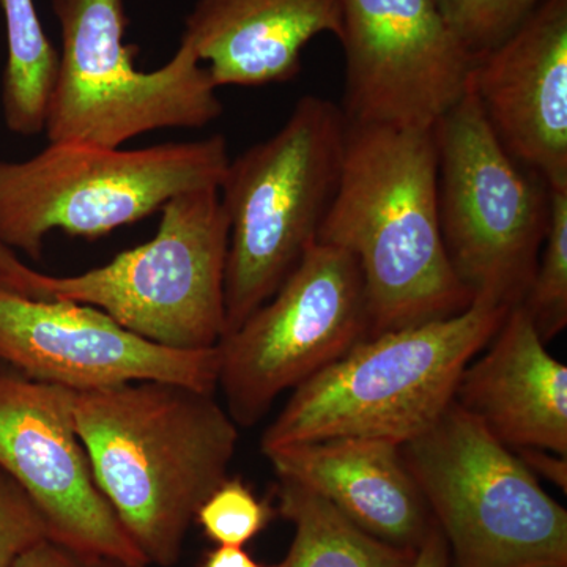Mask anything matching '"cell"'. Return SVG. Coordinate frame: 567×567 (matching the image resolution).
I'll use <instances>...</instances> for the list:
<instances>
[{
    "instance_id": "cell-18",
    "label": "cell",
    "mask_w": 567,
    "mask_h": 567,
    "mask_svg": "<svg viewBox=\"0 0 567 567\" xmlns=\"http://www.w3.org/2000/svg\"><path fill=\"white\" fill-rule=\"evenodd\" d=\"M279 516L293 525L278 567H413L416 551L369 535L311 488L289 480L276 486Z\"/></svg>"
},
{
    "instance_id": "cell-27",
    "label": "cell",
    "mask_w": 567,
    "mask_h": 567,
    "mask_svg": "<svg viewBox=\"0 0 567 567\" xmlns=\"http://www.w3.org/2000/svg\"><path fill=\"white\" fill-rule=\"evenodd\" d=\"M200 567H278L256 561L244 547L216 546L205 551Z\"/></svg>"
},
{
    "instance_id": "cell-26",
    "label": "cell",
    "mask_w": 567,
    "mask_h": 567,
    "mask_svg": "<svg viewBox=\"0 0 567 567\" xmlns=\"http://www.w3.org/2000/svg\"><path fill=\"white\" fill-rule=\"evenodd\" d=\"M413 567H451L450 548L436 525L417 548Z\"/></svg>"
},
{
    "instance_id": "cell-8",
    "label": "cell",
    "mask_w": 567,
    "mask_h": 567,
    "mask_svg": "<svg viewBox=\"0 0 567 567\" xmlns=\"http://www.w3.org/2000/svg\"><path fill=\"white\" fill-rule=\"evenodd\" d=\"M62 50L48 107L50 142L121 148L158 130H197L223 114L218 87L196 54L181 44L158 70L134 65L123 43L125 0H51Z\"/></svg>"
},
{
    "instance_id": "cell-5",
    "label": "cell",
    "mask_w": 567,
    "mask_h": 567,
    "mask_svg": "<svg viewBox=\"0 0 567 567\" xmlns=\"http://www.w3.org/2000/svg\"><path fill=\"white\" fill-rule=\"evenodd\" d=\"M229 162L221 134L136 151L50 142L24 162H0V244L40 260L52 230L96 240L177 194L219 188Z\"/></svg>"
},
{
    "instance_id": "cell-13",
    "label": "cell",
    "mask_w": 567,
    "mask_h": 567,
    "mask_svg": "<svg viewBox=\"0 0 567 567\" xmlns=\"http://www.w3.org/2000/svg\"><path fill=\"white\" fill-rule=\"evenodd\" d=\"M0 363L73 391L158 380L215 393L218 347L177 350L126 330L93 306L35 300L0 286Z\"/></svg>"
},
{
    "instance_id": "cell-29",
    "label": "cell",
    "mask_w": 567,
    "mask_h": 567,
    "mask_svg": "<svg viewBox=\"0 0 567 567\" xmlns=\"http://www.w3.org/2000/svg\"><path fill=\"white\" fill-rule=\"evenodd\" d=\"M535 567H567L563 565H544V566H535Z\"/></svg>"
},
{
    "instance_id": "cell-23",
    "label": "cell",
    "mask_w": 567,
    "mask_h": 567,
    "mask_svg": "<svg viewBox=\"0 0 567 567\" xmlns=\"http://www.w3.org/2000/svg\"><path fill=\"white\" fill-rule=\"evenodd\" d=\"M47 537V522L39 507L0 466V567H13L22 554Z\"/></svg>"
},
{
    "instance_id": "cell-9",
    "label": "cell",
    "mask_w": 567,
    "mask_h": 567,
    "mask_svg": "<svg viewBox=\"0 0 567 567\" xmlns=\"http://www.w3.org/2000/svg\"><path fill=\"white\" fill-rule=\"evenodd\" d=\"M434 134L440 229L451 267L473 301L514 308L535 276L550 189L506 152L472 91Z\"/></svg>"
},
{
    "instance_id": "cell-3",
    "label": "cell",
    "mask_w": 567,
    "mask_h": 567,
    "mask_svg": "<svg viewBox=\"0 0 567 567\" xmlns=\"http://www.w3.org/2000/svg\"><path fill=\"white\" fill-rule=\"evenodd\" d=\"M509 308L473 301L458 315L368 336L295 388L262 451L357 436L404 445L453 404L462 372Z\"/></svg>"
},
{
    "instance_id": "cell-1",
    "label": "cell",
    "mask_w": 567,
    "mask_h": 567,
    "mask_svg": "<svg viewBox=\"0 0 567 567\" xmlns=\"http://www.w3.org/2000/svg\"><path fill=\"white\" fill-rule=\"evenodd\" d=\"M73 413L96 484L148 566L177 565L197 511L229 477L233 417L215 393L158 380L76 391Z\"/></svg>"
},
{
    "instance_id": "cell-6",
    "label": "cell",
    "mask_w": 567,
    "mask_h": 567,
    "mask_svg": "<svg viewBox=\"0 0 567 567\" xmlns=\"http://www.w3.org/2000/svg\"><path fill=\"white\" fill-rule=\"evenodd\" d=\"M229 219L216 186L177 194L147 244L73 276L29 271L21 295L89 305L155 344L215 349L226 334Z\"/></svg>"
},
{
    "instance_id": "cell-16",
    "label": "cell",
    "mask_w": 567,
    "mask_h": 567,
    "mask_svg": "<svg viewBox=\"0 0 567 567\" xmlns=\"http://www.w3.org/2000/svg\"><path fill=\"white\" fill-rule=\"evenodd\" d=\"M520 305L458 379L454 402L511 450L567 456V368Z\"/></svg>"
},
{
    "instance_id": "cell-4",
    "label": "cell",
    "mask_w": 567,
    "mask_h": 567,
    "mask_svg": "<svg viewBox=\"0 0 567 567\" xmlns=\"http://www.w3.org/2000/svg\"><path fill=\"white\" fill-rule=\"evenodd\" d=\"M346 134L341 107L305 95L274 136L230 159L219 186L229 219L226 334L274 297L317 240L341 181Z\"/></svg>"
},
{
    "instance_id": "cell-17",
    "label": "cell",
    "mask_w": 567,
    "mask_h": 567,
    "mask_svg": "<svg viewBox=\"0 0 567 567\" xmlns=\"http://www.w3.org/2000/svg\"><path fill=\"white\" fill-rule=\"evenodd\" d=\"M341 32L342 0H197L181 44L216 87H260L293 80L309 41Z\"/></svg>"
},
{
    "instance_id": "cell-7",
    "label": "cell",
    "mask_w": 567,
    "mask_h": 567,
    "mask_svg": "<svg viewBox=\"0 0 567 567\" xmlns=\"http://www.w3.org/2000/svg\"><path fill=\"white\" fill-rule=\"evenodd\" d=\"M451 567L567 566V513L516 451L453 402L401 445Z\"/></svg>"
},
{
    "instance_id": "cell-19",
    "label": "cell",
    "mask_w": 567,
    "mask_h": 567,
    "mask_svg": "<svg viewBox=\"0 0 567 567\" xmlns=\"http://www.w3.org/2000/svg\"><path fill=\"white\" fill-rule=\"evenodd\" d=\"M0 9L7 33L3 121L11 133L37 136L47 125L59 52L43 31L33 0H0Z\"/></svg>"
},
{
    "instance_id": "cell-10",
    "label": "cell",
    "mask_w": 567,
    "mask_h": 567,
    "mask_svg": "<svg viewBox=\"0 0 567 567\" xmlns=\"http://www.w3.org/2000/svg\"><path fill=\"white\" fill-rule=\"evenodd\" d=\"M369 334L363 275L349 252L315 241L276 290L218 346V388L241 427L259 423L287 390Z\"/></svg>"
},
{
    "instance_id": "cell-12",
    "label": "cell",
    "mask_w": 567,
    "mask_h": 567,
    "mask_svg": "<svg viewBox=\"0 0 567 567\" xmlns=\"http://www.w3.org/2000/svg\"><path fill=\"white\" fill-rule=\"evenodd\" d=\"M76 391L0 363V466L63 546L151 567L104 498L74 424Z\"/></svg>"
},
{
    "instance_id": "cell-14",
    "label": "cell",
    "mask_w": 567,
    "mask_h": 567,
    "mask_svg": "<svg viewBox=\"0 0 567 567\" xmlns=\"http://www.w3.org/2000/svg\"><path fill=\"white\" fill-rule=\"evenodd\" d=\"M488 125L506 152L567 188V0H543L470 78Z\"/></svg>"
},
{
    "instance_id": "cell-20",
    "label": "cell",
    "mask_w": 567,
    "mask_h": 567,
    "mask_svg": "<svg viewBox=\"0 0 567 567\" xmlns=\"http://www.w3.org/2000/svg\"><path fill=\"white\" fill-rule=\"evenodd\" d=\"M548 189L546 238L535 276L520 303L546 344L567 327V188Z\"/></svg>"
},
{
    "instance_id": "cell-24",
    "label": "cell",
    "mask_w": 567,
    "mask_h": 567,
    "mask_svg": "<svg viewBox=\"0 0 567 567\" xmlns=\"http://www.w3.org/2000/svg\"><path fill=\"white\" fill-rule=\"evenodd\" d=\"M13 567H130L118 559L78 550L55 540H41L17 559Z\"/></svg>"
},
{
    "instance_id": "cell-11",
    "label": "cell",
    "mask_w": 567,
    "mask_h": 567,
    "mask_svg": "<svg viewBox=\"0 0 567 567\" xmlns=\"http://www.w3.org/2000/svg\"><path fill=\"white\" fill-rule=\"evenodd\" d=\"M347 122L432 130L470 91L476 59L436 0H342Z\"/></svg>"
},
{
    "instance_id": "cell-2",
    "label": "cell",
    "mask_w": 567,
    "mask_h": 567,
    "mask_svg": "<svg viewBox=\"0 0 567 567\" xmlns=\"http://www.w3.org/2000/svg\"><path fill=\"white\" fill-rule=\"evenodd\" d=\"M316 241L357 260L368 336L458 315L473 303L440 229L434 128L347 122L341 181Z\"/></svg>"
},
{
    "instance_id": "cell-22",
    "label": "cell",
    "mask_w": 567,
    "mask_h": 567,
    "mask_svg": "<svg viewBox=\"0 0 567 567\" xmlns=\"http://www.w3.org/2000/svg\"><path fill=\"white\" fill-rule=\"evenodd\" d=\"M543 0H436L457 39L477 59L494 50Z\"/></svg>"
},
{
    "instance_id": "cell-21",
    "label": "cell",
    "mask_w": 567,
    "mask_h": 567,
    "mask_svg": "<svg viewBox=\"0 0 567 567\" xmlns=\"http://www.w3.org/2000/svg\"><path fill=\"white\" fill-rule=\"evenodd\" d=\"M278 516L267 499L257 498L240 477H227L196 514V524L216 546L245 547Z\"/></svg>"
},
{
    "instance_id": "cell-25",
    "label": "cell",
    "mask_w": 567,
    "mask_h": 567,
    "mask_svg": "<svg viewBox=\"0 0 567 567\" xmlns=\"http://www.w3.org/2000/svg\"><path fill=\"white\" fill-rule=\"evenodd\" d=\"M516 453L536 476H544L563 492L567 491V456L543 450H517Z\"/></svg>"
},
{
    "instance_id": "cell-15",
    "label": "cell",
    "mask_w": 567,
    "mask_h": 567,
    "mask_svg": "<svg viewBox=\"0 0 567 567\" xmlns=\"http://www.w3.org/2000/svg\"><path fill=\"white\" fill-rule=\"evenodd\" d=\"M264 454L279 480L311 488L354 525L388 544L417 550L435 527L401 445L393 442L338 436Z\"/></svg>"
},
{
    "instance_id": "cell-28",
    "label": "cell",
    "mask_w": 567,
    "mask_h": 567,
    "mask_svg": "<svg viewBox=\"0 0 567 567\" xmlns=\"http://www.w3.org/2000/svg\"><path fill=\"white\" fill-rule=\"evenodd\" d=\"M29 268L31 267L18 259L17 254L0 244V286L13 292H20Z\"/></svg>"
}]
</instances>
